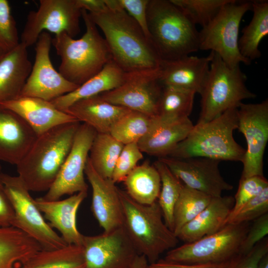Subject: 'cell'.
<instances>
[{"mask_svg":"<svg viewBox=\"0 0 268 268\" xmlns=\"http://www.w3.org/2000/svg\"><path fill=\"white\" fill-rule=\"evenodd\" d=\"M103 32L112 60L126 73L160 68L162 59L137 23L122 8L89 13Z\"/></svg>","mask_w":268,"mask_h":268,"instance_id":"cell-1","label":"cell"},{"mask_svg":"<svg viewBox=\"0 0 268 268\" xmlns=\"http://www.w3.org/2000/svg\"><path fill=\"white\" fill-rule=\"evenodd\" d=\"M79 122L56 127L37 136L16 165L18 176L29 191H47L72 146Z\"/></svg>","mask_w":268,"mask_h":268,"instance_id":"cell-2","label":"cell"},{"mask_svg":"<svg viewBox=\"0 0 268 268\" xmlns=\"http://www.w3.org/2000/svg\"><path fill=\"white\" fill-rule=\"evenodd\" d=\"M86 31L74 39L65 32L55 35L52 44L60 57L59 72L67 80L79 86L100 72L112 60L104 38L88 12L81 10Z\"/></svg>","mask_w":268,"mask_h":268,"instance_id":"cell-3","label":"cell"},{"mask_svg":"<svg viewBox=\"0 0 268 268\" xmlns=\"http://www.w3.org/2000/svg\"><path fill=\"white\" fill-rule=\"evenodd\" d=\"M122 210L121 226L138 254L149 264L176 247L179 239L166 225L157 201L145 205L133 200L119 189Z\"/></svg>","mask_w":268,"mask_h":268,"instance_id":"cell-4","label":"cell"},{"mask_svg":"<svg viewBox=\"0 0 268 268\" xmlns=\"http://www.w3.org/2000/svg\"><path fill=\"white\" fill-rule=\"evenodd\" d=\"M237 109H230L209 121L197 123L167 156L242 162L246 149L233 137L238 129Z\"/></svg>","mask_w":268,"mask_h":268,"instance_id":"cell-5","label":"cell"},{"mask_svg":"<svg viewBox=\"0 0 268 268\" xmlns=\"http://www.w3.org/2000/svg\"><path fill=\"white\" fill-rule=\"evenodd\" d=\"M150 40L162 60L178 59L199 50V31L171 0H149Z\"/></svg>","mask_w":268,"mask_h":268,"instance_id":"cell-6","label":"cell"},{"mask_svg":"<svg viewBox=\"0 0 268 268\" xmlns=\"http://www.w3.org/2000/svg\"><path fill=\"white\" fill-rule=\"evenodd\" d=\"M246 78L240 66L229 67L213 52L200 93L201 109L197 123L209 121L230 109L238 108L244 100L255 98L256 94L246 85Z\"/></svg>","mask_w":268,"mask_h":268,"instance_id":"cell-7","label":"cell"},{"mask_svg":"<svg viewBox=\"0 0 268 268\" xmlns=\"http://www.w3.org/2000/svg\"><path fill=\"white\" fill-rule=\"evenodd\" d=\"M250 222L227 224L217 232L167 251L163 260L183 264H214L241 254Z\"/></svg>","mask_w":268,"mask_h":268,"instance_id":"cell-8","label":"cell"},{"mask_svg":"<svg viewBox=\"0 0 268 268\" xmlns=\"http://www.w3.org/2000/svg\"><path fill=\"white\" fill-rule=\"evenodd\" d=\"M251 9V1L231 0L223 5L215 16L199 31V50L214 53L229 67L251 62L241 54L239 32L241 21Z\"/></svg>","mask_w":268,"mask_h":268,"instance_id":"cell-9","label":"cell"},{"mask_svg":"<svg viewBox=\"0 0 268 268\" xmlns=\"http://www.w3.org/2000/svg\"><path fill=\"white\" fill-rule=\"evenodd\" d=\"M1 179L14 212L12 226L35 239L43 250L58 249L67 246L62 237L46 222L21 178L2 172Z\"/></svg>","mask_w":268,"mask_h":268,"instance_id":"cell-10","label":"cell"},{"mask_svg":"<svg viewBox=\"0 0 268 268\" xmlns=\"http://www.w3.org/2000/svg\"><path fill=\"white\" fill-rule=\"evenodd\" d=\"M81 10L76 0H40L38 9L27 16L20 42L28 48L47 31L55 35L65 32L74 37L80 31Z\"/></svg>","mask_w":268,"mask_h":268,"instance_id":"cell-11","label":"cell"},{"mask_svg":"<svg viewBox=\"0 0 268 268\" xmlns=\"http://www.w3.org/2000/svg\"><path fill=\"white\" fill-rule=\"evenodd\" d=\"M238 129L244 135L247 148L241 179L264 176L263 158L268 141V100L240 104L237 109Z\"/></svg>","mask_w":268,"mask_h":268,"instance_id":"cell-12","label":"cell"},{"mask_svg":"<svg viewBox=\"0 0 268 268\" xmlns=\"http://www.w3.org/2000/svg\"><path fill=\"white\" fill-rule=\"evenodd\" d=\"M97 132L88 125L80 124L70 150L50 188L41 199L54 201L66 195L87 192L84 171Z\"/></svg>","mask_w":268,"mask_h":268,"instance_id":"cell-13","label":"cell"},{"mask_svg":"<svg viewBox=\"0 0 268 268\" xmlns=\"http://www.w3.org/2000/svg\"><path fill=\"white\" fill-rule=\"evenodd\" d=\"M159 76V69L126 73L121 85L99 95L112 104L152 117L157 114L163 86Z\"/></svg>","mask_w":268,"mask_h":268,"instance_id":"cell-14","label":"cell"},{"mask_svg":"<svg viewBox=\"0 0 268 268\" xmlns=\"http://www.w3.org/2000/svg\"><path fill=\"white\" fill-rule=\"evenodd\" d=\"M52 42L48 32H43L39 36L35 43V62L20 96L51 101L78 87L54 68L50 58Z\"/></svg>","mask_w":268,"mask_h":268,"instance_id":"cell-15","label":"cell"},{"mask_svg":"<svg viewBox=\"0 0 268 268\" xmlns=\"http://www.w3.org/2000/svg\"><path fill=\"white\" fill-rule=\"evenodd\" d=\"M85 268H128L139 255L122 226L94 236L83 235Z\"/></svg>","mask_w":268,"mask_h":268,"instance_id":"cell-16","label":"cell"},{"mask_svg":"<svg viewBox=\"0 0 268 268\" xmlns=\"http://www.w3.org/2000/svg\"><path fill=\"white\" fill-rule=\"evenodd\" d=\"M168 167L183 185L212 198L222 196L233 186L221 176L220 161L203 157L177 158L165 156L159 158Z\"/></svg>","mask_w":268,"mask_h":268,"instance_id":"cell-17","label":"cell"},{"mask_svg":"<svg viewBox=\"0 0 268 268\" xmlns=\"http://www.w3.org/2000/svg\"><path fill=\"white\" fill-rule=\"evenodd\" d=\"M84 173L92 191L91 211L100 226L108 232L121 226L122 210L119 188L112 179H104L87 159Z\"/></svg>","mask_w":268,"mask_h":268,"instance_id":"cell-18","label":"cell"},{"mask_svg":"<svg viewBox=\"0 0 268 268\" xmlns=\"http://www.w3.org/2000/svg\"><path fill=\"white\" fill-rule=\"evenodd\" d=\"M212 57L213 52H211L206 57L189 55L174 60H162L159 68V80L163 86L200 94Z\"/></svg>","mask_w":268,"mask_h":268,"instance_id":"cell-19","label":"cell"},{"mask_svg":"<svg viewBox=\"0 0 268 268\" xmlns=\"http://www.w3.org/2000/svg\"><path fill=\"white\" fill-rule=\"evenodd\" d=\"M0 105L21 117L37 136L58 126L79 122L50 101L38 98L19 96Z\"/></svg>","mask_w":268,"mask_h":268,"instance_id":"cell-20","label":"cell"},{"mask_svg":"<svg viewBox=\"0 0 268 268\" xmlns=\"http://www.w3.org/2000/svg\"><path fill=\"white\" fill-rule=\"evenodd\" d=\"M37 137L21 117L0 105V161L16 166Z\"/></svg>","mask_w":268,"mask_h":268,"instance_id":"cell-21","label":"cell"},{"mask_svg":"<svg viewBox=\"0 0 268 268\" xmlns=\"http://www.w3.org/2000/svg\"><path fill=\"white\" fill-rule=\"evenodd\" d=\"M87 195V192H80L62 200L45 201L41 198L35 199L45 220L49 221L52 228L60 232L67 245H82L83 235L77 228L76 214Z\"/></svg>","mask_w":268,"mask_h":268,"instance_id":"cell-22","label":"cell"},{"mask_svg":"<svg viewBox=\"0 0 268 268\" xmlns=\"http://www.w3.org/2000/svg\"><path fill=\"white\" fill-rule=\"evenodd\" d=\"M193 126L189 118L168 120L157 116L152 117L147 131L137 142L138 146L142 152L159 158L167 156L187 136Z\"/></svg>","mask_w":268,"mask_h":268,"instance_id":"cell-23","label":"cell"},{"mask_svg":"<svg viewBox=\"0 0 268 268\" xmlns=\"http://www.w3.org/2000/svg\"><path fill=\"white\" fill-rule=\"evenodd\" d=\"M27 48L20 42L14 48L0 52V103L20 95L32 66Z\"/></svg>","mask_w":268,"mask_h":268,"instance_id":"cell-24","label":"cell"},{"mask_svg":"<svg viewBox=\"0 0 268 268\" xmlns=\"http://www.w3.org/2000/svg\"><path fill=\"white\" fill-rule=\"evenodd\" d=\"M234 204L232 196L212 198L209 203L177 235L184 243H191L212 234L225 225Z\"/></svg>","mask_w":268,"mask_h":268,"instance_id":"cell-25","label":"cell"},{"mask_svg":"<svg viewBox=\"0 0 268 268\" xmlns=\"http://www.w3.org/2000/svg\"><path fill=\"white\" fill-rule=\"evenodd\" d=\"M129 110L112 104L100 95L83 99L65 111L92 128L97 133H109L114 123Z\"/></svg>","mask_w":268,"mask_h":268,"instance_id":"cell-26","label":"cell"},{"mask_svg":"<svg viewBox=\"0 0 268 268\" xmlns=\"http://www.w3.org/2000/svg\"><path fill=\"white\" fill-rule=\"evenodd\" d=\"M126 73L112 60L96 75L71 92L50 101L57 108L65 111L80 100L113 90L124 81Z\"/></svg>","mask_w":268,"mask_h":268,"instance_id":"cell-27","label":"cell"},{"mask_svg":"<svg viewBox=\"0 0 268 268\" xmlns=\"http://www.w3.org/2000/svg\"><path fill=\"white\" fill-rule=\"evenodd\" d=\"M41 249L38 242L22 230L13 226L0 228V268H18Z\"/></svg>","mask_w":268,"mask_h":268,"instance_id":"cell-28","label":"cell"},{"mask_svg":"<svg viewBox=\"0 0 268 268\" xmlns=\"http://www.w3.org/2000/svg\"><path fill=\"white\" fill-rule=\"evenodd\" d=\"M251 10L252 18L242 31L238 47L242 56L251 62L261 57L260 43L268 35V1H251Z\"/></svg>","mask_w":268,"mask_h":268,"instance_id":"cell-29","label":"cell"},{"mask_svg":"<svg viewBox=\"0 0 268 268\" xmlns=\"http://www.w3.org/2000/svg\"><path fill=\"white\" fill-rule=\"evenodd\" d=\"M126 193L134 201L145 205L157 201L161 188L158 171L148 161L137 165L123 181Z\"/></svg>","mask_w":268,"mask_h":268,"instance_id":"cell-30","label":"cell"},{"mask_svg":"<svg viewBox=\"0 0 268 268\" xmlns=\"http://www.w3.org/2000/svg\"><path fill=\"white\" fill-rule=\"evenodd\" d=\"M18 268H85L83 248L67 245L58 249H41L21 263Z\"/></svg>","mask_w":268,"mask_h":268,"instance_id":"cell-31","label":"cell"},{"mask_svg":"<svg viewBox=\"0 0 268 268\" xmlns=\"http://www.w3.org/2000/svg\"><path fill=\"white\" fill-rule=\"evenodd\" d=\"M124 145L109 133H97L90 149L89 158L94 170L102 178L112 179Z\"/></svg>","mask_w":268,"mask_h":268,"instance_id":"cell-32","label":"cell"},{"mask_svg":"<svg viewBox=\"0 0 268 268\" xmlns=\"http://www.w3.org/2000/svg\"><path fill=\"white\" fill-rule=\"evenodd\" d=\"M196 94L172 86H163L156 116L168 120L189 118L193 110Z\"/></svg>","mask_w":268,"mask_h":268,"instance_id":"cell-33","label":"cell"},{"mask_svg":"<svg viewBox=\"0 0 268 268\" xmlns=\"http://www.w3.org/2000/svg\"><path fill=\"white\" fill-rule=\"evenodd\" d=\"M212 198L183 185L173 213V232L177 237L181 229L195 218L209 203Z\"/></svg>","mask_w":268,"mask_h":268,"instance_id":"cell-34","label":"cell"},{"mask_svg":"<svg viewBox=\"0 0 268 268\" xmlns=\"http://www.w3.org/2000/svg\"><path fill=\"white\" fill-rule=\"evenodd\" d=\"M154 166L161 179L160 191L157 201L166 225L173 231L174 209L183 185L160 159L154 162Z\"/></svg>","mask_w":268,"mask_h":268,"instance_id":"cell-35","label":"cell"},{"mask_svg":"<svg viewBox=\"0 0 268 268\" xmlns=\"http://www.w3.org/2000/svg\"><path fill=\"white\" fill-rule=\"evenodd\" d=\"M151 117L129 110L112 126L109 134L124 145L137 143L147 131Z\"/></svg>","mask_w":268,"mask_h":268,"instance_id":"cell-36","label":"cell"},{"mask_svg":"<svg viewBox=\"0 0 268 268\" xmlns=\"http://www.w3.org/2000/svg\"><path fill=\"white\" fill-rule=\"evenodd\" d=\"M195 25L207 24L231 0H171Z\"/></svg>","mask_w":268,"mask_h":268,"instance_id":"cell-37","label":"cell"},{"mask_svg":"<svg viewBox=\"0 0 268 268\" xmlns=\"http://www.w3.org/2000/svg\"><path fill=\"white\" fill-rule=\"evenodd\" d=\"M19 43L18 29L9 3L7 0H0V48L7 51Z\"/></svg>","mask_w":268,"mask_h":268,"instance_id":"cell-38","label":"cell"},{"mask_svg":"<svg viewBox=\"0 0 268 268\" xmlns=\"http://www.w3.org/2000/svg\"><path fill=\"white\" fill-rule=\"evenodd\" d=\"M268 213V187L245 203L237 213L226 220L225 225L250 222Z\"/></svg>","mask_w":268,"mask_h":268,"instance_id":"cell-39","label":"cell"},{"mask_svg":"<svg viewBox=\"0 0 268 268\" xmlns=\"http://www.w3.org/2000/svg\"><path fill=\"white\" fill-rule=\"evenodd\" d=\"M267 187L268 181L264 176H254L240 179L234 197V204L227 219L237 213L245 203L259 195Z\"/></svg>","mask_w":268,"mask_h":268,"instance_id":"cell-40","label":"cell"},{"mask_svg":"<svg viewBox=\"0 0 268 268\" xmlns=\"http://www.w3.org/2000/svg\"><path fill=\"white\" fill-rule=\"evenodd\" d=\"M142 153L137 143L124 145L113 173L112 180L115 184L123 182L129 173L137 166L138 162L143 158Z\"/></svg>","mask_w":268,"mask_h":268,"instance_id":"cell-41","label":"cell"},{"mask_svg":"<svg viewBox=\"0 0 268 268\" xmlns=\"http://www.w3.org/2000/svg\"><path fill=\"white\" fill-rule=\"evenodd\" d=\"M243 242L241 254L245 255L268 234V213L255 219Z\"/></svg>","mask_w":268,"mask_h":268,"instance_id":"cell-42","label":"cell"},{"mask_svg":"<svg viewBox=\"0 0 268 268\" xmlns=\"http://www.w3.org/2000/svg\"><path fill=\"white\" fill-rule=\"evenodd\" d=\"M119 1L122 8L137 23L146 37L151 41L147 21V8L149 0Z\"/></svg>","mask_w":268,"mask_h":268,"instance_id":"cell-43","label":"cell"},{"mask_svg":"<svg viewBox=\"0 0 268 268\" xmlns=\"http://www.w3.org/2000/svg\"><path fill=\"white\" fill-rule=\"evenodd\" d=\"M243 256L240 255L229 261L214 264H183L168 262L160 259L149 264V268H234Z\"/></svg>","mask_w":268,"mask_h":268,"instance_id":"cell-44","label":"cell"},{"mask_svg":"<svg viewBox=\"0 0 268 268\" xmlns=\"http://www.w3.org/2000/svg\"><path fill=\"white\" fill-rule=\"evenodd\" d=\"M268 254V238L265 237L244 255L234 268H259L262 259Z\"/></svg>","mask_w":268,"mask_h":268,"instance_id":"cell-45","label":"cell"},{"mask_svg":"<svg viewBox=\"0 0 268 268\" xmlns=\"http://www.w3.org/2000/svg\"><path fill=\"white\" fill-rule=\"evenodd\" d=\"M2 173L0 164V228L12 226L14 220V210L4 189Z\"/></svg>","mask_w":268,"mask_h":268,"instance_id":"cell-46","label":"cell"},{"mask_svg":"<svg viewBox=\"0 0 268 268\" xmlns=\"http://www.w3.org/2000/svg\"><path fill=\"white\" fill-rule=\"evenodd\" d=\"M76 1L81 10L89 13H99L107 8L104 0H76Z\"/></svg>","mask_w":268,"mask_h":268,"instance_id":"cell-47","label":"cell"},{"mask_svg":"<svg viewBox=\"0 0 268 268\" xmlns=\"http://www.w3.org/2000/svg\"><path fill=\"white\" fill-rule=\"evenodd\" d=\"M149 264L143 255H138L128 268H148Z\"/></svg>","mask_w":268,"mask_h":268,"instance_id":"cell-48","label":"cell"},{"mask_svg":"<svg viewBox=\"0 0 268 268\" xmlns=\"http://www.w3.org/2000/svg\"><path fill=\"white\" fill-rule=\"evenodd\" d=\"M259 268H268V254L266 255L261 261Z\"/></svg>","mask_w":268,"mask_h":268,"instance_id":"cell-49","label":"cell"},{"mask_svg":"<svg viewBox=\"0 0 268 268\" xmlns=\"http://www.w3.org/2000/svg\"><path fill=\"white\" fill-rule=\"evenodd\" d=\"M3 50L0 48V52L2 51Z\"/></svg>","mask_w":268,"mask_h":268,"instance_id":"cell-50","label":"cell"},{"mask_svg":"<svg viewBox=\"0 0 268 268\" xmlns=\"http://www.w3.org/2000/svg\"><path fill=\"white\" fill-rule=\"evenodd\" d=\"M148 268H149V266H148Z\"/></svg>","mask_w":268,"mask_h":268,"instance_id":"cell-51","label":"cell"}]
</instances>
